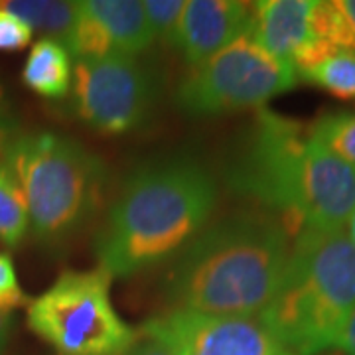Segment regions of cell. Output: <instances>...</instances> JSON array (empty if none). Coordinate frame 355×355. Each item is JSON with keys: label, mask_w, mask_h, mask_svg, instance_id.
Here are the masks:
<instances>
[{"label": "cell", "mask_w": 355, "mask_h": 355, "mask_svg": "<svg viewBox=\"0 0 355 355\" xmlns=\"http://www.w3.org/2000/svg\"><path fill=\"white\" fill-rule=\"evenodd\" d=\"M291 227L272 211H239L207 225L178 254L166 277L176 310L257 318L291 254Z\"/></svg>", "instance_id": "3"}, {"label": "cell", "mask_w": 355, "mask_h": 355, "mask_svg": "<svg viewBox=\"0 0 355 355\" xmlns=\"http://www.w3.org/2000/svg\"><path fill=\"white\" fill-rule=\"evenodd\" d=\"M153 42L154 34L142 2L83 0L77 2L76 26L65 48L79 62L109 55L137 58Z\"/></svg>", "instance_id": "10"}, {"label": "cell", "mask_w": 355, "mask_h": 355, "mask_svg": "<svg viewBox=\"0 0 355 355\" xmlns=\"http://www.w3.org/2000/svg\"><path fill=\"white\" fill-rule=\"evenodd\" d=\"M71 105L87 127L105 135H125L150 114L153 77L130 55L79 60L73 67Z\"/></svg>", "instance_id": "8"}, {"label": "cell", "mask_w": 355, "mask_h": 355, "mask_svg": "<svg viewBox=\"0 0 355 355\" xmlns=\"http://www.w3.org/2000/svg\"><path fill=\"white\" fill-rule=\"evenodd\" d=\"M298 79L342 101H355V53L336 50L312 67L298 71Z\"/></svg>", "instance_id": "16"}, {"label": "cell", "mask_w": 355, "mask_h": 355, "mask_svg": "<svg viewBox=\"0 0 355 355\" xmlns=\"http://www.w3.org/2000/svg\"><path fill=\"white\" fill-rule=\"evenodd\" d=\"M227 186L288 227L345 229L355 209V166L291 116L259 109L227 166Z\"/></svg>", "instance_id": "1"}, {"label": "cell", "mask_w": 355, "mask_h": 355, "mask_svg": "<svg viewBox=\"0 0 355 355\" xmlns=\"http://www.w3.org/2000/svg\"><path fill=\"white\" fill-rule=\"evenodd\" d=\"M14 130H16V119L12 114V107H10L4 89L0 85V146H4L12 139Z\"/></svg>", "instance_id": "21"}, {"label": "cell", "mask_w": 355, "mask_h": 355, "mask_svg": "<svg viewBox=\"0 0 355 355\" xmlns=\"http://www.w3.org/2000/svg\"><path fill=\"white\" fill-rule=\"evenodd\" d=\"M0 8L14 14L32 32L38 30L44 38L65 42L77 20V2L60 0H2Z\"/></svg>", "instance_id": "14"}, {"label": "cell", "mask_w": 355, "mask_h": 355, "mask_svg": "<svg viewBox=\"0 0 355 355\" xmlns=\"http://www.w3.org/2000/svg\"><path fill=\"white\" fill-rule=\"evenodd\" d=\"M140 336L172 355H294L257 318L170 310L142 324Z\"/></svg>", "instance_id": "9"}, {"label": "cell", "mask_w": 355, "mask_h": 355, "mask_svg": "<svg viewBox=\"0 0 355 355\" xmlns=\"http://www.w3.org/2000/svg\"><path fill=\"white\" fill-rule=\"evenodd\" d=\"M142 6L154 40H162L172 46L178 24L186 10V0H146L142 2Z\"/></svg>", "instance_id": "18"}, {"label": "cell", "mask_w": 355, "mask_h": 355, "mask_svg": "<svg viewBox=\"0 0 355 355\" xmlns=\"http://www.w3.org/2000/svg\"><path fill=\"white\" fill-rule=\"evenodd\" d=\"M298 83L294 65L270 55L247 32L191 67L176 89L178 109L190 116H217L245 109H263Z\"/></svg>", "instance_id": "7"}, {"label": "cell", "mask_w": 355, "mask_h": 355, "mask_svg": "<svg viewBox=\"0 0 355 355\" xmlns=\"http://www.w3.org/2000/svg\"><path fill=\"white\" fill-rule=\"evenodd\" d=\"M30 231L24 191L0 153V245L16 249Z\"/></svg>", "instance_id": "15"}, {"label": "cell", "mask_w": 355, "mask_h": 355, "mask_svg": "<svg viewBox=\"0 0 355 355\" xmlns=\"http://www.w3.org/2000/svg\"><path fill=\"white\" fill-rule=\"evenodd\" d=\"M34 32L14 14L0 8V51H20L30 46Z\"/></svg>", "instance_id": "20"}, {"label": "cell", "mask_w": 355, "mask_h": 355, "mask_svg": "<svg viewBox=\"0 0 355 355\" xmlns=\"http://www.w3.org/2000/svg\"><path fill=\"white\" fill-rule=\"evenodd\" d=\"M253 8L239 0H188L172 46L196 67L251 32Z\"/></svg>", "instance_id": "11"}, {"label": "cell", "mask_w": 355, "mask_h": 355, "mask_svg": "<svg viewBox=\"0 0 355 355\" xmlns=\"http://www.w3.org/2000/svg\"><path fill=\"white\" fill-rule=\"evenodd\" d=\"M2 148H4V146H0V153H2Z\"/></svg>", "instance_id": "28"}, {"label": "cell", "mask_w": 355, "mask_h": 355, "mask_svg": "<svg viewBox=\"0 0 355 355\" xmlns=\"http://www.w3.org/2000/svg\"><path fill=\"white\" fill-rule=\"evenodd\" d=\"M347 235H349V239H352V243L355 245V209L354 214H352V217H349V221H347Z\"/></svg>", "instance_id": "26"}, {"label": "cell", "mask_w": 355, "mask_h": 355, "mask_svg": "<svg viewBox=\"0 0 355 355\" xmlns=\"http://www.w3.org/2000/svg\"><path fill=\"white\" fill-rule=\"evenodd\" d=\"M334 349H340L345 355H355V306L345 320V324H343Z\"/></svg>", "instance_id": "22"}, {"label": "cell", "mask_w": 355, "mask_h": 355, "mask_svg": "<svg viewBox=\"0 0 355 355\" xmlns=\"http://www.w3.org/2000/svg\"><path fill=\"white\" fill-rule=\"evenodd\" d=\"M251 36L270 55L294 62L320 38L314 32L316 0H261L253 2ZM324 42V40H322Z\"/></svg>", "instance_id": "12"}, {"label": "cell", "mask_w": 355, "mask_h": 355, "mask_svg": "<svg viewBox=\"0 0 355 355\" xmlns=\"http://www.w3.org/2000/svg\"><path fill=\"white\" fill-rule=\"evenodd\" d=\"M217 182L191 158H166L135 170L95 239L99 268L127 279L176 259L209 225Z\"/></svg>", "instance_id": "2"}, {"label": "cell", "mask_w": 355, "mask_h": 355, "mask_svg": "<svg viewBox=\"0 0 355 355\" xmlns=\"http://www.w3.org/2000/svg\"><path fill=\"white\" fill-rule=\"evenodd\" d=\"M73 58L62 42L40 38L26 58L22 83L44 99H64L71 91Z\"/></svg>", "instance_id": "13"}, {"label": "cell", "mask_w": 355, "mask_h": 355, "mask_svg": "<svg viewBox=\"0 0 355 355\" xmlns=\"http://www.w3.org/2000/svg\"><path fill=\"white\" fill-rule=\"evenodd\" d=\"M14 328V318L8 312H0V352L8 342V336Z\"/></svg>", "instance_id": "24"}, {"label": "cell", "mask_w": 355, "mask_h": 355, "mask_svg": "<svg viewBox=\"0 0 355 355\" xmlns=\"http://www.w3.org/2000/svg\"><path fill=\"white\" fill-rule=\"evenodd\" d=\"M312 135L347 164L355 166V111H334L310 125Z\"/></svg>", "instance_id": "17"}, {"label": "cell", "mask_w": 355, "mask_h": 355, "mask_svg": "<svg viewBox=\"0 0 355 355\" xmlns=\"http://www.w3.org/2000/svg\"><path fill=\"white\" fill-rule=\"evenodd\" d=\"M320 355H345V354H342L340 349H330V352H324V354H320Z\"/></svg>", "instance_id": "27"}, {"label": "cell", "mask_w": 355, "mask_h": 355, "mask_svg": "<svg viewBox=\"0 0 355 355\" xmlns=\"http://www.w3.org/2000/svg\"><path fill=\"white\" fill-rule=\"evenodd\" d=\"M30 330L58 355H127L139 340L111 302V277L97 268L65 270L26 306Z\"/></svg>", "instance_id": "6"}, {"label": "cell", "mask_w": 355, "mask_h": 355, "mask_svg": "<svg viewBox=\"0 0 355 355\" xmlns=\"http://www.w3.org/2000/svg\"><path fill=\"white\" fill-rule=\"evenodd\" d=\"M30 304V298L22 291L12 259L8 253L0 251V312H12L16 308Z\"/></svg>", "instance_id": "19"}, {"label": "cell", "mask_w": 355, "mask_h": 355, "mask_svg": "<svg viewBox=\"0 0 355 355\" xmlns=\"http://www.w3.org/2000/svg\"><path fill=\"white\" fill-rule=\"evenodd\" d=\"M354 306L355 245L347 229L302 227L257 320L294 355H320L336 347Z\"/></svg>", "instance_id": "4"}, {"label": "cell", "mask_w": 355, "mask_h": 355, "mask_svg": "<svg viewBox=\"0 0 355 355\" xmlns=\"http://www.w3.org/2000/svg\"><path fill=\"white\" fill-rule=\"evenodd\" d=\"M340 2V8L347 18V24L352 30V36H354V46H355V0H338Z\"/></svg>", "instance_id": "25"}, {"label": "cell", "mask_w": 355, "mask_h": 355, "mask_svg": "<svg viewBox=\"0 0 355 355\" xmlns=\"http://www.w3.org/2000/svg\"><path fill=\"white\" fill-rule=\"evenodd\" d=\"M127 355H172V354L166 349L162 343H158L156 340H153V338L142 336V338L137 340V343L130 347V352H128Z\"/></svg>", "instance_id": "23"}, {"label": "cell", "mask_w": 355, "mask_h": 355, "mask_svg": "<svg viewBox=\"0 0 355 355\" xmlns=\"http://www.w3.org/2000/svg\"><path fill=\"white\" fill-rule=\"evenodd\" d=\"M2 158L24 191L30 233L42 247H64L97 216L107 168L81 142L34 130L14 135Z\"/></svg>", "instance_id": "5"}]
</instances>
